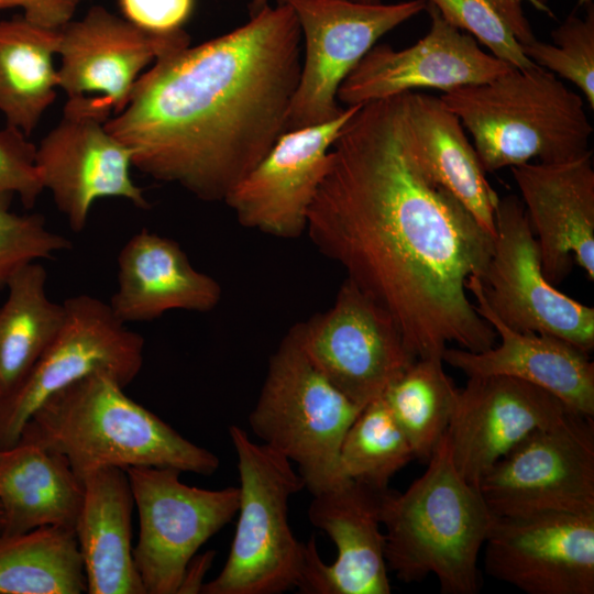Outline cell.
I'll return each instance as SVG.
<instances>
[{"instance_id":"29","label":"cell","mask_w":594,"mask_h":594,"mask_svg":"<svg viewBox=\"0 0 594 594\" xmlns=\"http://www.w3.org/2000/svg\"><path fill=\"white\" fill-rule=\"evenodd\" d=\"M81 593L87 580L74 528L0 535V594Z\"/></svg>"},{"instance_id":"36","label":"cell","mask_w":594,"mask_h":594,"mask_svg":"<svg viewBox=\"0 0 594 594\" xmlns=\"http://www.w3.org/2000/svg\"><path fill=\"white\" fill-rule=\"evenodd\" d=\"M123 18L156 33L183 29L195 0H118Z\"/></svg>"},{"instance_id":"6","label":"cell","mask_w":594,"mask_h":594,"mask_svg":"<svg viewBox=\"0 0 594 594\" xmlns=\"http://www.w3.org/2000/svg\"><path fill=\"white\" fill-rule=\"evenodd\" d=\"M362 408L312 365L289 328L270 358L249 425L263 444L297 464L314 496L346 481L340 446Z\"/></svg>"},{"instance_id":"39","label":"cell","mask_w":594,"mask_h":594,"mask_svg":"<svg viewBox=\"0 0 594 594\" xmlns=\"http://www.w3.org/2000/svg\"><path fill=\"white\" fill-rule=\"evenodd\" d=\"M524 0H493L498 7L507 22L509 23L515 36L520 44H527L536 40L529 21L524 14L521 2Z\"/></svg>"},{"instance_id":"5","label":"cell","mask_w":594,"mask_h":594,"mask_svg":"<svg viewBox=\"0 0 594 594\" xmlns=\"http://www.w3.org/2000/svg\"><path fill=\"white\" fill-rule=\"evenodd\" d=\"M440 98L472 135L485 172L532 158L564 162L591 151L593 127L583 98L540 66L510 68Z\"/></svg>"},{"instance_id":"43","label":"cell","mask_w":594,"mask_h":594,"mask_svg":"<svg viewBox=\"0 0 594 594\" xmlns=\"http://www.w3.org/2000/svg\"><path fill=\"white\" fill-rule=\"evenodd\" d=\"M2 528H3V513H2L1 505H0V535L2 532Z\"/></svg>"},{"instance_id":"41","label":"cell","mask_w":594,"mask_h":594,"mask_svg":"<svg viewBox=\"0 0 594 594\" xmlns=\"http://www.w3.org/2000/svg\"><path fill=\"white\" fill-rule=\"evenodd\" d=\"M270 0H249L250 15L255 14L264 7L270 6ZM287 0H277V3H286Z\"/></svg>"},{"instance_id":"38","label":"cell","mask_w":594,"mask_h":594,"mask_svg":"<svg viewBox=\"0 0 594 594\" xmlns=\"http://www.w3.org/2000/svg\"><path fill=\"white\" fill-rule=\"evenodd\" d=\"M215 558V551L209 550L201 554H195L188 562L177 594L201 593L204 579L210 569Z\"/></svg>"},{"instance_id":"19","label":"cell","mask_w":594,"mask_h":594,"mask_svg":"<svg viewBox=\"0 0 594 594\" xmlns=\"http://www.w3.org/2000/svg\"><path fill=\"white\" fill-rule=\"evenodd\" d=\"M576 414L528 382L503 375L469 377L446 432L453 464L479 487L492 466L529 433Z\"/></svg>"},{"instance_id":"33","label":"cell","mask_w":594,"mask_h":594,"mask_svg":"<svg viewBox=\"0 0 594 594\" xmlns=\"http://www.w3.org/2000/svg\"><path fill=\"white\" fill-rule=\"evenodd\" d=\"M11 197L0 195V289L21 267L72 248L67 238L47 229L42 215L11 211Z\"/></svg>"},{"instance_id":"18","label":"cell","mask_w":594,"mask_h":594,"mask_svg":"<svg viewBox=\"0 0 594 594\" xmlns=\"http://www.w3.org/2000/svg\"><path fill=\"white\" fill-rule=\"evenodd\" d=\"M58 32V87L68 98L101 97L114 116L125 108L135 82L151 63L190 45L184 29L151 32L102 6L91 7Z\"/></svg>"},{"instance_id":"14","label":"cell","mask_w":594,"mask_h":594,"mask_svg":"<svg viewBox=\"0 0 594 594\" xmlns=\"http://www.w3.org/2000/svg\"><path fill=\"white\" fill-rule=\"evenodd\" d=\"M479 490L494 516L594 512V424L576 414L524 438Z\"/></svg>"},{"instance_id":"42","label":"cell","mask_w":594,"mask_h":594,"mask_svg":"<svg viewBox=\"0 0 594 594\" xmlns=\"http://www.w3.org/2000/svg\"><path fill=\"white\" fill-rule=\"evenodd\" d=\"M351 1L360 2V3H367V4H376V3L382 2V0H351Z\"/></svg>"},{"instance_id":"21","label":"cell","mask_w":594,"mask_h":594,"mask_svg":"<svg viewBox=\"0 0 594 594\" xmlns=\"http://www.w3.org/2000/svg\"><path fill=\"white\" fill-rule=\"evenodd\" d=\"M539 245L541 270L553 286L582 267L594 279V169L592 151L557 163L510 167Z\"/></svg>"},{"instance_id":"20","label":"cell","mask_w":594,"mask_h":594,"mask_svg":"<svg viewBox=\"0 0 594 594\" xmlns=\"http://www.w3.org/2000/svg\"><path fill=\"white\" fill-rule=\"evenodd\" d=\"M385 490L346 480L314 495L308 508L309 521L329 536L338 556L332 564H326L319 556L315 537L309 538L304 546L297 586L300 593H391L381 521Z\"/></svg>"},{"instance_id":"1","label":"cell","mask_w":594,"mask_h":594,"mask_svg":"<svg viewBox=\"0 0 594 594\" xmlns=\"http://www.w3.org/2000/svg\"><path fill=\"white\" fill-rule=\"evenodd\" d=\"M305 233L392 316L416 359H442L451 342L472 352L496 344L466 294L494 239L413 160L402 94L360 106L342 127Z\"/></svg>"},{"instance_id":"7","label":"cell","mask_w":594,"mask_h":594,"mask_svg":"<svg viewBox=\"0 0 594 594\" xmlns=\"http://www.w3.org/2000/svg\"><path fill=\"white\" fill-rule=\"evenodd\" d=\"M240 477L237 529L229 557L202 594H280L297 588L304 546L288 521V503L305 488L299 473L284 455L251 440L232 425Z\"/></svg>"},{"instance_id":"32","label":"cell","mask_w":594,"mask_h":594,"mask_svg":"<svg viewBox=\"0 0 594 594\" xmlns=\"http://www.w3.org/2000/svg\"><path fill=\"white\" fill-rule=\"evenodd\" d=\"M584 19L571 13L551 32L553 44L538 41L520 44L537 66L574 84L594 109V10L587 6Z\"/></svg>"},{"instance_id":"9","label":"cell","mask_w":594,"mask_h":594,"mask_svg":"<svg viewBox=\"0 0 594 594\" xmlns=\"http://www.w3.org/2000/svg\"><path fill=\"white\" fill-rule=\"evenodd\" d=\"M125 471L140 519L133 559L145 594H177L190 559L238 513L240 488L189 486L170 468Z\"/></svg>"},{"instance_id":"40","label":"cell","mask_w":594,"mask_h":594,"mask_svg":"<svg viewBox=\"0 0 594 594\" xmlns=\"http://www.w3.org/2000/svg\"><path fill=\"white\" fill-rule=\"evenodd\" d=\"M530 2L536 9L546 12L547 14L552 16L551 10L548 7L547 0H527ZM593 0H579V6H590L592 4Z\"/></svg>"},{"instance_id":"2","label":"cell","mask_w":594,"mask_h":594,"mask_svg":"<svg viewBox=\"0 0 594 594\" xmlns=\"http://www.w3.org/2000/svg\"><path fill=\"white\" fill-rule=\"evenodd\" d=\"M301 43L293 8L266 6L223 35L156 59L106 128L143 174L224 201L287 131Z\"/></svg>"},{"instance_id":"44","label":"cell","mask_w":594,"mask_h":594,"mask_svg":"<svg viewBox=\"0 0 594 594\" xmlns=\"http://www.w3.org/2000/svg\"><path fill=\"white\" fill-rule=\"evenodd\" d=\"M3 396H4V393H3V389H2L1 386H0V407H1V403H2ZM0 453H1V449H0Z\"/></svg>"},{"instance_id":"15","label":"cell","mask_w":594,"mask_h":594,"mask_svg":"<svg viewBox=\"0 0 594 594\" xmlns=\"http://www.w3.org/2000/svg\"><path fill=\"white\" fill-rule=\"evenodd\" d=\"M485 570L527 594L594 593V512L494 516Z\"/></svg>"},{"instance_id":"30","label":"cell","mask_w":594,"mask_h":594,"mask_svg":"<svg viewBox=\"0 0 594 594\" xmlns=\"http://www.w3.org/2000/svg\"><path fill=\"white\" fill-rule=\"evenodd\" d=\"M443 363L439 358L416 359L382 395L415 459H430L457 406L460 389L444 372Z\"/></svg>"},{"instance_id":"12","label":"cell","mask_w":594,"mask_h":594,"mask_svg":"<svg viewBox=\"0 0 594 594\" xmlns=\"http://www.w3.org/2000/svg\"><path fill=\"white\" fill-rule=\"evenodd\" d=\"M290 328L312 365L361 407L416 360L392 316L349 278L328 310Z\"/></svg>"},{"instance_id":"8","label":"cell","mask_w":594,"mask_h":594,"mask_svg":"<svg viewBox=\"0 0 594 594\" xmlns=\"http://www.w3.org/2000/svg\"><path fill=\"white\" fill-rule=\"evenodd\" d=\"M55 338L0 407V449L14 447L40 405L54 393L97 372L127 387L143 365L144 339L129 329L109 302L80 294L63 301Z\"/></svg>"},{"instance_id":"24","label":"cell","mask_w":594,"mask_h":594,"mask_svg":"<svg viewBox=\"0 0 594 594\" xmlns=\"http://www.w3.org/2000/svg\"><path fill=\"white\" fill-rule=\"evenodd\" d=\"M405 140L419 169L455 197L495 238L498 195L490 185L460 119L441 98L402 94Z\"/></svg>"},{"instance_id":"28","label":"cell","mask_w":594,"mask_h":594,"mask_svg":"<svg viewBox=\"0 0 594 594\" xmlns=\"http://www.w3.org/2000/svg\"><path fill=\"white\" fill-rule=\"evenodd\" d=\"M46 279L45 267L33 262L21 267L6 287L8 295L0 306V386L4 396L25 377L63 324L64 304L47 296Z\"/></svg>"},{"instance_id":"34","label":"cell","mask_w":594,"mask_h":594,"mask_svg":"<svg viewBox=\"0 0 594 594\" xmlns=\"http://www.w3.org/2000/svg\"><path fill=\"white\" fill-rule=\"evenodd\" d=\"M455 28L468 31L492 55L510 67L528 69L536 64L526 57L506 18L493 0H428Z\"/></svg>"},{"instance_id":"37","label":"cell","mask_w":594,"mask_h":594,"mask_svg":"<svg viewBox=\"0 0 594 594\" xmlns=\"http://www.w3.org/2000/svg\"><path fill=\"white\" fill-rule=\"evenodd\" d=\"M85 0H0V11L19 8L23 16L37 25L59 29L70 20Z\"/></svg>"},{"instance_id":"10","label":"cell","mask_w":594,"mask_h":594,"mask_svg":"<svg viewBox=\"0 0 594 594\" xmlns=\"http://www.w3.org/2000/svg\"><path fill=\"white\" fill-rule=\"evenodd\" d=\"M298 20L304 56L286 130L321 124L344 108L338 90L377 40L426 10L428 0L367 4L351 0H287Z\"/></svg>"},{"instance_id":"4","label":"cell","mask_w":594,"mask_h":594,"mask_svg":"<svg viewBox=\"0 0 594 594\" xmlns=\"http://www.w3.org/2000/svg\"><path fill=\"white\" fill-rule=\"evenodd\" d=\"M427 462L406 491L383 493L387 569L405 583L433 574L443 594H475L482 584L479 556L494 515L479 487L455 469L447 433Z\"/></svg>"},{"instance_id":"25","label":"cell","mask_w":594,"mask_h":594,"mask_svg":"<svg viewBox=\"0 0 594 594\" xmlns=\"http://www.w3.org/2000/svg\"><path fill=\"white\" fill-rule=\"evenodd\" d=\"M84 499L75 526L87 593L145 594L133 559L134 497L128 473L102 468L82 476Z\"/></svg>"},{"instance_id":"17","label":"cell","mask_w":594,"mask_h":594,"mask_svg":"<svg viewBox=\"0 0 594 594\" xmlns=\"http://www.w3.org/2000/svg\"><path fill=\"white\" fill-rule=\"evenodd\" d=\"M359 107H345L331 121L283 133L224 199L238 222L278 239L302 235L329 151Z\"/></svg>"},{"instance_id":"11","label":"cell","mask_w":594,"mask_h":594,"mask_svg":"<svg viewBox=\"0 0 594 594\" xmlns=\"http://www.w3.org/2000/svg\"><path fill=\"white\" fill-rule=\"evenodd\" d=\"M111 114L99 96L68 98L62 119L36 146L43 188L74 232L86 228L92 205L101 198H124L140 209L150 208L131 177L132 150L106 128Z\"/></svg>"},{"instance_id":"31","label":"cell","mask_w":594,"mask_h":594,"mask_svg":"<svg viewBox=\"0 0 594 594\" xmlns=\"http://www.w3.org/2000/svg\"><path fill=\"white\" fill-rule=\"evenodd\" d=\"M415 459L411 446L382 396L365 405L346 430L339 451L344 480L378 490Z\"/></svg>"},{"instance_id":"13","label":"cell","mask_w":594,"mask_h":594,"mask_svg":"<svg viewBox=\"0 0 594 594\" xmlns=\"http://www.w3.org/2000/svg\"><path fill=\"white\" fill-rule=\"evenodd\" d=\"M495 229L493 253L479 278L492 312L513 330L551 334L590 353L594 349V308L547 280L538 242L516 196L499 198Z\"/></svg>"},{"instance_id":"16","label":"cell","mask_w":594,"mask_h":594,"mask_svg":"<svg viewBox=\"0 0 594 594\" xmlns=\"http://www.w3.org/2000/svg\"><path fill=\"white\" fill-rule=\"evenodd\" d=\"M429 32L416 44L395 50L375 44L342 81L338 101L345 107L394 97L419 88L443 92L491 80L510 67L485 53L469 33L449 23L428 1Z\"/></svg>"},{"instance_id":"27","label":"cell","mask_w":594,"mask_h":594,"mask_svg":"<svg viewBox=\"0 0 594 594\" xmlns=\"http://www.w3.org/2000/svg\"><path fill=\"white\" fill-rule=\"evenodd\" d=\"M58 29L23 15L0 20V112L28 138L56 98Z\"/></svg>"},{"instance_id":"26","label":"cell","mask_w":594,"mask_h":594,"mask_svg":"<svg viewBox=\"0 0 594 594\" xmlns=\"http://www.w3.org/2000/svg\"><path fill=\"white\" fill-rule=\"evenodd\" d=\"M82 499V480L63 454L21 442L1 450V535L44 526L75 529Z\"/></svg>"},{"instance_id":"23","label":"cell","mask_w":594,"mask_h":594,"mask_svg":"<svg viewBox=\"0 0 594 594\" xmlns=\"http://www.w3.org/2000/svg\"><path fill=\"white\" fill-rule=\"evenodd\" d=\"M117 289L109 301L125 324L154 320L170 310L208 312L221 299V286L195 268L174 240L142 229L121 248Z\"/></svg>"},{"instance_id":"35","label":"cell","mask_w":594,"mask_h":594,"mask_svg":"<svg viewBox=\"0 0 594 594\" xmlns=\"http://www.w3.org/2000/svg\"><path fill=\"white\" fill-rule=\"evenodd\" d=\"M36 146L20 130L0 131V195H16L31 208L44 190L35 166Z\"/></svg>"},{"instance_id":"3","label":"cell","mask_w":594,"mask_h":594,"mask_svg":"<svg viewBox=\"0 0 594 594\" xmlns=\"http://www.w3.org/2000/svg\"><path fill=\"white\" fill-rule=\"evenodd\" d=\"M19 442L63 454L81 480L102 468H170L209 476L220 466L215 453L131 399L105 372L46 398L26 421Z\"/></svg>"},{"instance_id":"22","label":"cell","mask_w":594,"mask_h":594,"mask_svg":"<svg viewBox=\"0 0 594 594\" xmlns=\"http://www.w3.org/2000/svg\"><path fill=\"white\" fill-rule=\"evenodd\" d=\"M466 289L477 314L495 330L499 344L472 352L447 348L443 362L468 377L503 375L539 386L574 411L594 418V363L588 353L558 337L519 332L505 326L485 302L480 279L471 276Z\"/></svg>"}]
</instances>
